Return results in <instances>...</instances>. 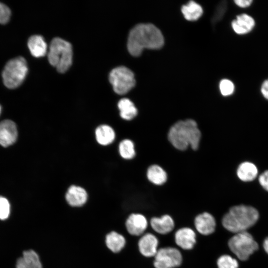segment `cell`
<instances>
[{
    "label": "cell",
    "mask_w": 268,
    "mask_h": 268,
    "mask_svg": "<svg viewBox=\"0 0 268 268\" xmlns=\"http://www.w3.org/2000/svg\"><path fill=\"white\" fill-rule=\"evenodd\" d=\"M196 235L194 231L188 227L179 229L175 234L176 244L184 250L192 249L196 243Z\"/></svg>",
    "instance_id": "4fadbf2b"
},
{
    "label": "cell",
    "mask_w": 268,
    "mask_h": 268,
    "mask_svg": "<svg viewBox=\"0 0 268 268\" xmlns=\"http://www.w3.org/2000/svg\"><path fill=\"white\" fill-rule=\"evenodd\" d=\"M125 226L127 231L131 235L139 236L146 230L147 221L142 214L133 213L126 218Z\"/></svg>",
    "instance_id": "30bf717a"
},
{
    "label": "cell",
    "mask_w": 268,
    "mask_h": 268,
    "mask_svg": "<svg viewBox=\"0 0 268 268\" xmlns=\"http://www.w3.org/2000/svg\"><path fill=\"white\" fill-rule=\"evenodd\" d=\"M252 0H235L234 2L236 5L240 7L245 8L249 7L252 3Z\"/></svg>",
    "instance_id": "d6a6232c"
},
{
    "label": "cell",
    "mask_w": 268,
    "mask_h": 268,
    "mask_svg": "<svg viewBox=\"0 0 268 268\" xmlns=\"http://www.w3.org/2000/svg\"><path fill=\"white\" fill-rule=\"evenodd\" d=\"M109 81L114 91L120 95L128 92L135 84L134 73L123 66L117 67L111 71Z\"/></svg>",
    "instance_id": "52a82bcc"
},
{
    "label": "cell",
    "mask_w": 268,
    "mask_h": 268,
    "mask_svg": "<svg viewBox=\"0 0 268 268\" xmlns=\"http://www.w3.org/2000/svg\"><path fill=\"white\" fill-rule=\"evenodd\" d=\"M150 225L155 232L161 234H166L173 230L174 222L170 215L166 214L160 217L152 218Z\"/></svg>",
    "instance_id": "ffe728a7"
},
{
    "label": "cell",
    "mask_w": 268,
    "mask_h": 268,
    "mask_svg": "<svg viewBox=\"0 0 268 268\" xmlns=\"http://www.w3.org/2000/svg\"><path fill=\"white\" fill-rule=\"evenodd\" d=\"M227 9V3L226 0L221 1L216 6L212 16L211 21L215 24L220 21L223 17Z\"/></svg>",
    "instance_id": "4316f807"
},
{
    "label": "cell",
    "mask_w": 268,
    "mask_h": 268,
    "mask_svg": "<svg viewBox=\"0 0 268 268\" xmlns=\"http://www.w3.org/2000/svg\"><path fill=\"white\" fill-rule=\"evenodd\" d=\"M218 268H238V263L236 260L227 255H222L217 260Z\"/></svg>",
    "instance_id": "484cf974"
},
{
    "label": "cell",
    "mask_w": 268,
    "mask_h": 268,
    "mask_svg": "<svg viewBox=\"0 0 268 268\" xmlns=\"http://www.w3.org/2000/svg\"><path fill=\"white\" fill-rule=\"evenodd\" d=\"M261 92L264 97L268 100V79L265 80L262 83Z\"/></svg>",
    "instance_id": "1f68e13d"
},
{
    "label": "cell",
    "mask_w": 268,
    "mask_h": 268,
    "mask_svg": "<svg viewBox=\"0 0 268 268\" xmlns=\"http://www.w3.org/2000/svg\"><path fill=\"white\" fill-rule=\"evenodd\" d=\"M95 136L98 144L102 146H107L113 142L115 139L116 133L112 127L102 124L96 128Z\"/></svg>",
    "instance_id": "d6986e66"
},
{
    "label": "cell",
    "mask_w": 268,
    "mask_h": 268,
    "mask_svg": "<svg viewBox=\"0 0 268 268\" xmlns=\"http://www.w3.org/2000/svg\"><path fill=\"white\" fill-rule=\"evenodd\" d=\"M201 137V134L198 124L192 119L176 122L170 128L167 134L170 144L180 151L185 150L188 147L197 150Z\"/></svg>",
    "instance_id": "7a4b0ae2"
},
{
    "label": "cell",
    "mask_w": 268,
    "mask_h": 268,
    "mask_svg": "<svg viewBox=\"0 0 268 268\" xmlns=\"http://www.w3.org/2000/svg\"><path fill=\"white\" fill-rule=\"evenodd\" d=\"M120 116L122 119L131 121L137 115L138 111L134 103L128 98H122L118 103Z\"/></svg>",
    "instance_id": "603a6c76"
},
{
    "label": "cell",
    "mask_w": 268,
    "mask_h": 268,
    "mask_svg": "<svg viewBox=\"0 0 268 268\" xmlns=\"http://www.w3.org/2000/svg\"><path fill=\"white\" fill-rule=\"evenodd\" d=\"M16 268H43L39 254L33 249L23 252L22 256L17 260Z\"/></svg>",
    "instance_id": "5bb4252c"
},
{
    "label": "cell",
    "mask_w": 268,
    "mask_h": 268,
    "mask_svg": "<svg viewBox=\"0 0 268 268\" xmlns=\"http://www.w3.org/2000/svg\"><path fill=\"white\" fill-rule=\"evenodd\" d=\"M231 251L242 261L247 260L258 249L253 236L247 231L237 233L228 242Z\"/></svg>",
    "instance_id": "8992f818"
},
{
    "label": "cell",
    "mask_w": 268,
    "mask_h": 268,
    "mask_svg": "<svg viewBox=\"0 0 268 268\" xmlns=\"http://www.w3.org/2000/svg\"><path fill=\"white\" fill-rule=\"evenodd\" d=\"M105 243L110 251L114 254H118L125 248L126 239L123 234L112 231L106 235Z\"/></svg>",
    "instance_id": "e0dca14e"
},
{
    "label": "cell",
    "mask_w": 268,
    "mask_h": 268,
    "mask_svg": "<svg viewBox=\"0 0 268 268\" xmlns=\"http://www.w3.org/2000/svg\"><path fill=\"white\" fill-rule=\"evenodd\" d=\"M195 225L197 231L204 235L212 233L215 228L216 223L213 216L208 212H203L197 216Z\"/></svg>",
    "instance_id": "9a60e30c"
},
{
    "label": "cell",
    "mask_w": 268,
    "mask_h": 268,
    "mask_svg": "<svg viewBox=\"0 0 268 268\" xmlns=\"http://www.w3.org/2000/svg\"><path fill=\"white\" fill-rule=\"evenodd\" d=\"M118 150L120 155L125 159H132L136 155L134 144L130 139L122 140L119 143Z\"/></svg>",
    "instance_id": "d4e9b609"
},
{
    "label": "cell",
    "mask_w": 268,
    "mask_h": 268,
    "mask_svg": "<svg viewBox=\"0 0 268 268\" xmlns=\"http://www.w3.org/2000/svg\"><path fill=\"white\" fill-rule=\"evenodd\" d=\"M158 241L156 237L151 233L143 235L138 242L140 253L146 257L155 256L157 252Z\"/></svg>",
    "instance_id": "7c38bea8"
},
{
    "label": "cell",
    "mask_w": 268,
    "mask_h": 268,
    "mask_svg": "<svg viewBox=\"0 0 268 268\" xmlns=\"http://www.w3.org/2000/svg\"><path fill=\"white\" fill-rule=\"evenodd\" d=\"M184 17L189 21L198 19L202 15L203 10L201 6L194 1H190L181 8Z\"/></svg>",
    "instance_id": "cb8c5ba5"
},
{
    "label": "cell",
    "mask_w": 268,
    "mask_h": 268,
    "mask_svg": "<svg viewBox=\"0 0 268 268\" xmlns=\"http://www.w3.org/2000/svg\"><path fill=\"white\" fill-rule=\"evenodd\" d=\"M64 198L66 203L70 207L80 208L87 203L89 200V196L84 188L72 185L67 189Z\"/></svg>",
    "instance_id": "9c48e42d"
},
{
    "label": "cell",
    "mask_w": 268,
    "mask_h": 268,
    "mask_svg": "<svg viewBox=\"0 0 268 268\" xmlns=\"http://www.w3.org/2000/svg\"><path fill=\"white\" fill-rule=\"evenodd\" d=\"M259 217V212L255 208L241 204L231 207L223 216L222 223L227 230L238 233L246 231L254 225Z\"/></svg>",
    "instance_id": "3957f363"
},
{
    "label": "cell",
    "mask_w": 268,
    "mask_h": 268,
    "mask_svg": "<svg viewBox=\"0 0 268 268\" xmlns=\"http://www.w3.org/2000/svg\"><path fill=\"white\" fill-rule=\"evenodd\" d=\"M11 11L5 4L0 2V23L4 24L9 20Z\"/></svg>",
    "instance_id": "f546056e"
},
{
    "label": "cell",
    "mask_w": 268,
    "mask_h": 268,
    "mask_svg": "<svg viewBox=\"0 0 268 268\" xmlns=\"http://www.w3.org/2000/svg\"><path fill=\"white\" fill-rule=\"evenodd\" d=\"M264 248L265 250V251L268 253V237L266 238L263 244Z\"/></svg>",
    "instance_id": "836d02e7"
},
{
    "label": "cell",
    "mask_w": 268,
    "mask_h": 268,
    "mask_svg": "<svg viewBox=\"0 0 268 268\" xmlns=\"http://www.w3.org/2000/svg\"><path fill=\"white\" fill-rule=\"evenodd\" d=\"M17 130L15 124L9 120L0 123V144L7 147L14 143L17 137Z\"/></svg>",
    "instance_id": "8fae6325"
},
{
    "label": "cell",
    "mask_w": 268,
    "mask_h": 268,
    "mask_svg": "<svg viewBox=\"0 0 268 268\" xmlns=\"http://www.w3.org/2000/svg\"><path fill=\"white\" fill-rule=\"evenodd\" d=\"M255 25L254 18L250 15L243 13L236 16L231 23L234 31L237 34L244 35L251 32Z\"/></svg>",
    "instance_id": "2e32d148"
},
{
    "label": "cell",
    "mask_w": 268,
    "mask_h": 268,
    "mask_svg": "<svg viewBox=\"0 0 268 268\" xmlns=\"http://www.w3.org/2000/svg\"><path fill=\"white\" fill-rule=\"evenodd\" d=\"M259 171L257 166L252 162L244 161L241 163L236 170L238 179L244 182L254 180L258 175Z\"/></svg>",
    "instance_id": "ac0fdd59"
},
{
    "label": "cell",
    "mask_w": 268,
    "mask_h": 268,
    "mask_svg": "<svg viewBox=\"0 0 268 268\" xmlns=\"http://www.w3.org/2000/svg\"><path fill=\"white\" fill-rule=\"evenodd\" d=\"M164 45L161 32L153 24L141 23L135 26L129 35L127 48L133 56H139L144 49H158Z\"/></svg>",
    "instance_id": "6da1fadb"
},
{
    "label": "cell",
    "mask_w": 268,
    "mask_h": 268,
    "mask_svg": "<svg viewBox=\"0 0 268 268\" xmlns=\"http://www.w3.org/2000/svg\"><path fill=\"white\" fill-rule=\"evenodd\" d=\"M72 49L70 43L60 38L51 42L48 53L50 64L61 73L67 71L72 64Z\"/></svg>",
    "instance_id": "277c9868"
},
{
    "label": "cell",
    "mask_w": 268,
    "mask_h": 268,
    "mask_svg": "<svg viewBox=\"0 0 268 268\" xmlns=\"http://www.w3.org/2000/svg\"><path fill=\"white\" fill-rule=\"evenodd\" d=\"M258 181L260 186L268 192V170L264 171L259 176Z\"/></svg>",
    "instance_id": "4dcf8cb0"
},
{
    "label": "cell",
    "mask_w": 268,
    "mask_h": 268,
    "mask_svg": "<svg viewBox=\"0 0 268 268\" xmlns=\"http://www.w3.org/2000/svg\"><path fill=\"white\" fill-rule=\"evenodd\" d=\"M153 265L155 268H175L182 263V257L180 252L172 247H166L157 251Z\"/></svg>",
    "instance_id": "ba28073f"
},
{
    "label": "cell",
    "mask_w": 268,
    "mask_h": 268,
    "mask_svg": "<svg viewBox=\"0 0 268 268\" xmlns=\"http://www.w3.org/2000/svg\"><path fill=\"white\" fill-rule=\"evenodd\" d=\"M10 213V204L7 200L0 197V219H6Z\"/></svg>",
    "instance_id": "f1b7e54d"
},
{
    "label": "cell",
    "mask_w": 268,
    "mask_h": 268,
    "mask_svg": "<svg viewBox=\"0 0 268 268\" xmlns=\"http://www.w3.org/2000/svg\"><path fill=\"white\" fill-rule=\"evenodd\" d=\"M1 106H0V113H1Z\"/></svg>",
    "instance_id": "e575fe53"
},
{
    "label": "cell",
    "mask_w": 268,
    "mask_h": 268,
    "mask_svg": "<svg viewBox=\"0 0 268 268\" xmlns=\"http://www.w3.org/2000/svg\"><path fill=\"white\" fill-rule=\"evenodd\" d=\"M28 72L25 59L18 57L9 60L2 73L3 82L9 89L18 87L24 81Z\"/></svg>",
    "instance_id": "5b68a950"
},
{
    "label": "cell",
    "mask_w": 268,
    "mask_h": 268,
    "mask_svg": "<svg viewBox=\"0 0 268 268\" xmlns=\"http://www.w3.org/2000/svg\"><path fill=\"white\" fill-rule=\"evenodd\" d=\"M146 177L150 183L157 186L164 184L168 179L166 171L158 164H152L148 167Z\"/></svg>",
    "instance_id": "44dd1931"
},
{
    "label": "cell",
    "mask_w": 268,
    "mask_h": 268,
    "mask_svg": "<svg viewBox=\"0 0 268 268\" xmlns=\"http://www.w3.org/2000/svg\"><path fill=\"white\" fill-rule=\"evenodd\" d=\"M219 89L223 96H228L234 92V85L230 80L223 79L219 83Z\"/></svg>",
    "instance_id": "83f0119b"
},
{
    "label": "cell",
    "mask_w": 268,
    "mask_h": 268,
    "mask_svg": "<svg viewBox=\"0 0 268 268\" xmlns=\"http://www.w3.org/2000/svg\"><path fill=\"white\" fill-rule=\"evenodd\" d=\"M27 45L32 55L36 58L43 57L47 53V44L40 35L31 36L28 40Z\"/></svg>",
    "instance_id": "7402d4cb"
}]
</instances>
